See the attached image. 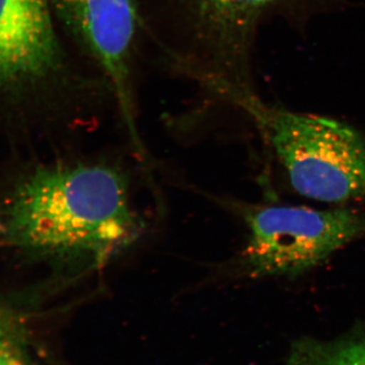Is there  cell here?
Segmentation results:
<instances>
[{
	"label": "cell",
	"mask_w": 365,
	"mask_h": 365,
	"mask_svg": "<svg viewBox=\"0 0 365 365\" xmlns=\"http://www.w3.org/2000/svg\"><path fill=\"white\" fill-rule=\"evenodd\" d=\"M7 235L36 260L86 275L140 241L146 223L119 165L76 158L42 165L19 185Z\"/></svg>",
	"instance_id": "cell-1"
},
{
	"label": "cell",
	"mask_w": 365,
	"mask_h": 365,
	"mask_svg": "<svg viewBox=\"0 0 365 365\" xmlns=\"http://www.w3.org/2000/svg\"><path fill=\"white\" fill-rule=\"evenodd\" d=\"M230 102L256 122L300 195L328 203L364 198V133L331 118L267 105L253 91Z\"/></svg>",
	"instance_id": "cell-2"
},
{
	"label": "cell",
	"mask_w": 365,
	"mask_h": 365,
	"mask_svg": "<svg viewBox=\"0 0 365 365\" xmlns=\"http://www.w3.org/2000/svg\"><path fill=\"white\" fill-rule=\"evenodd\" d=\"M60 33L49 0H0V111L58 114L93 90Z\"/></svg>",
	"instance_id": "cell-3"
},
{
	"label": "cell",
	"mask_w": 365,
	"mask_h": 365,
	"mask_svg": "<svg viewBox=\"0 0 365 365\" xmlns=\"http://www.w3.org/2000/svg\"><path fill=\"white\" fill-rule=\"evenodd\" d=\"M230 203L248 230L232 266L242 278L297 277L365 237V215L349 209Z\"/></svg>",
	"instance_id": "cell-4"
},
{
	"label": "cell",
	"mask_w": 365,
	"mask_h": 365,
	"mask_svg": "<svg viewBox=\"0 0 365 365\" xmlns=\"http://www.w3.org/2000/svg\"><path fill=\"white\" fill-rule=\"evenodd\" d=\"M66 36L111 91L132 140L136 126L135 62L143 28V0H49Z\"/></svg>",
	"instance_id": "cell-5"
},
{
	"label": "cell",
	"mask_w": 365,
	"mask_h": 365,
	"mask_svg": "<svg viewBox=\"0 0 365 365\" xmlns=\"http://www.w3.org/2000/svg\"><path fill=\"white\" fill-rule=\"evenodd\" d=\"M193 44L225 57L251 52L257 25L277 0H160Z\"/></svg>",
	"instance_id": "cell-6"
},
{
	"label": "cell",
	"mask_w": 365,
	"mask_h": 365,
	"mask_svg": "<svg viewBox=\"0 0 365 365\" xmlns=\"http://www.w3.org/2000/svg\"><path fill=\"white\" fill-rule=\"evenodd\" d=\"M287 365H365V327L332 340L300 338L292 342Z\"/></svg>",
	"instance_id": "cell-7"
},
{
	"label": "cell",
	"mask_w": 365,
	"mask_h": 365,
	"mask_svg": "<svg viewBox=\"0 0 365 365\" xmlns=\"http://www.w3.org/2000/svg\"><path fill=\"white\" fill-rule=\"evenodd\" d=\"M14 326L0 322V365H26L25 359L11 333Z\"/></svg>",
	"instance_id": "cell-8"
}]
</instances>
